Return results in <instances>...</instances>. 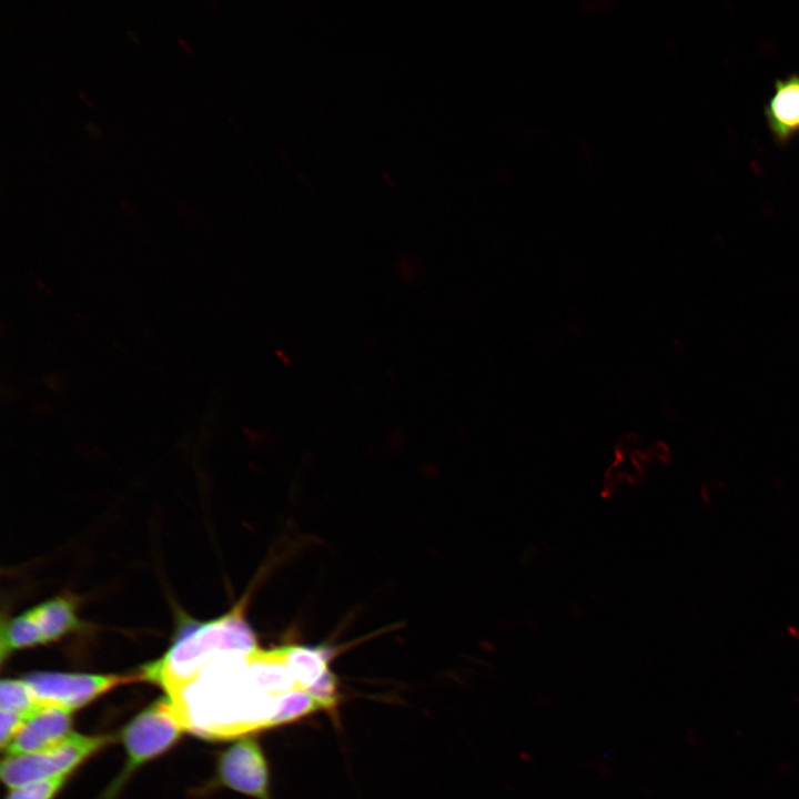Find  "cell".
Returning a JSON list of instances; mask_svg holds the SVG:
<instances>
[{"mask_svg":"<svg viewBox=\"0 0 799 799\" xmlns=\"http://www.w3.org/2000/svg\"><path fill=\"white\" fill-rule=\"evenodd\" d=\"M171 700L160 699L141 711L123 730L128 755L125 772L169 749L184 731Z\"/></svg>","mask_w":799,"mask_h":799,"instance_id":"5b68a950","label":"cell"},{"mask_svg":"<svg viewBox=\"0 0 799 799\" xmlns=\"http://www.w3.org/2000/svg\"><path fill=\"white\" fill-rule=\"evenodd\" d=\"M1 711L20 715H32L43 708L27 681L22 679H3L0 685Z\"/></svg>","mask_w":799,"mask_h":799,"instance_id":"30bf717a","label":"cell"},{"mask_svg":"<svg viewBox=\"0 0 799 799\" xmlns=\"http://www.w3.org/2000/svg\"><path fill=\"white\" fill-rule=\"evenodd\" d=\"M31 716V715H29ZM27 715L1 711L0 715V745L3 749L11 742L27 719Z\"/></svg>","mask_w":799,"mask_h":799,"instance_id":"7c38bea8","label":"cell"},{"mask_svg":"<svg viewBox=\"0 0 799 799\" xmlns=\"http://www.w3.org/2000/svg\"><path fill=\"white\" fill-rule=\"evenodd\" d=\"M110 741L105 736L71 732L60 742L40 751L8 755L1 762V779L11 789L27 783L68 775L89 756Z\"/></svg>","mask_w":799,"mask_h":799,"instance_id":"3957f363","label":"cell"},{"mask_svg":"<svg viewBox=\"0 0 799 799\" xmlns=\"http://www.w3.org/2000/svg\"><path fill=\"white\" fill-rule=\"evenodd\" d=\"M77 606L71 596H57L4 621L0 637L1 660L16 650L52 643L81 629Z\"/></svg>","mask_w":799,"mask_h":799,"instance_id":"277c9868","label":"cell"},{"mask_svg":"<svg viewBox=\"0 0 799 799\" xmlns=\"http://www.w3.org/2000/svg\"><path fill=\"white\" fill-rule=\"evenodd\" d=\"M67 775H60L12 789L8 799H52L64 783Z\"/></svg>","mask_w":799,"mask_h":799,"instance_id":"8fae6325","label":"cell"},{"mask_svg":"<svg viewBox=\"0 0 799 799\" xmlns=\"http://www.w3.org/2000/svg\"><path fill=\"white\" fill-rule=\"evenodd\" d=\"M71 711L58 707H43L29 716L22 728L7 746L8 755H22L49 748L70 732Z\"/></svg>","mask_w":799,"mask_h":799,"instance_id":"9c48e42d","label":"cell"},{"mask_svg":"<svg viewBox=\"0 0 799 799\" xmlns=\"http://www.w3.org/2000/svg\"><path fill=\"white\" fill-rule=\"evenodd\" d=\"M255 648L254 634L239 605L219 618L185 625L165 654L139 672L142 680L159 685L169 696L215 659Z\"/></svg>","mask_w":799,"mask_h":799,"instance_id":"7a4b0ae2","label":"cell"},{"mask_svg":"<svg viewBox=\"0 0 799 799\" xmlns=\"http://www.w3.org/2000/svg\"><path fill=\"white\" fill-rule=\"evenodd\" d=\"M763 115L773 142L785 148L799 136V73L773 81V91L763 105Z\"/></svg>","mask_w":799,"mask_h":799,"instance_id":"ba28073f","label":"cell"},{"mask_svg":"<svg viewBox=\"0 0 799 799\" xmlns=\"http://www.w3.org/2000/svg\"><path fill=\"white\" fill-rule=\"evenodd\" d=\"M303 692L289 695L263 650L224 655L166 696L185 730L224 740L299 719Z\"/></svg>","mask_w":799,"mask_h":799,"instance_id":"6da1fadb","label":"cell"},{"mask_svg":"<svg viewBox=\"0 0 799 799\" xmlns=\"http://www.w3.org/2000/svg\"><path fill=\"white\" fill-rule=\"evenodd\" d=\"M23 679L43 707L72 711L117 686L140 681L142 677L140 672L119 676L42 671L30 674Z\"/></svg>","mask_w":799,"mask_h":799,"instance_id":"8992f818","label":"cell"},{"mask_svg":"<svg viewBox=\"0 0 799 799\" xmlns=\"http://www.w3.org/2000/svg\"><path fill=\"white\" fill-rule=\"evenodd\" d=\"M218 776L235 791L270 799L267 762L255 739L243 738L229 747L218 762Z\"/></svg>","mask_w":799,"mask_h":799,"instance_id":"52a82bcc","label":"cell"}]
</instances>
